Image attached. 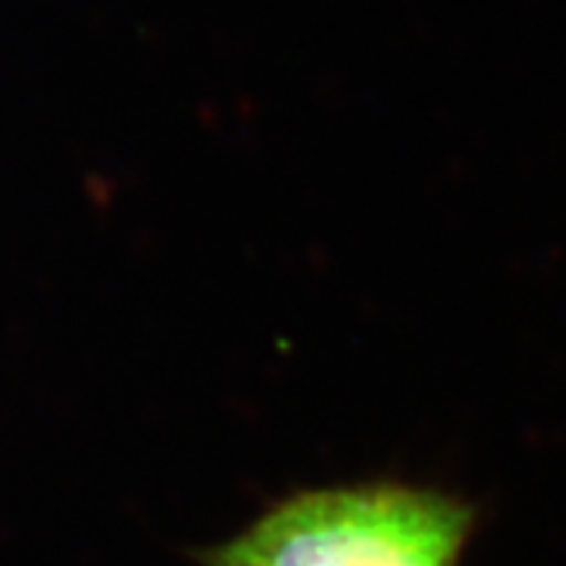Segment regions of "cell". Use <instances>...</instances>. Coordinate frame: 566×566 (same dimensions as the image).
<instances>
[{"mask_svg":"<svg viewBox=\"0 0 566 566\" xmlns=\"http://www.w3.org/2000/svg\"><path fill=\"white\" fill-rule=\"evenodd\" d=\"M478 506L431 485L367 480L304 489L247 530L195 552L197 566H462Z\"/></svg>","mask_w":566,"mask_h":566,"instance_id":"6da1fadb","label":"cell"}]
</instances>
